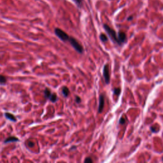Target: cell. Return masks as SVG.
I'll return each mask as SVG.
<instances>
[{"label":"cell","instance_id":"cell-14","mask_svg":"<svg viewBox=\"0 0 163 163\" xmlns=\"http://www.w3.org/2000/svg\"><path fill=\"white\" fill-rule=\"evenodd\" d=\"M100 39L103 42H106V41H108V38H107V36L104 35V34H103V33L100 35Z\"/></svg>","mask_w":163,"mask_h":163},{"label":"cell","instance_id":"cell-13","mask_svg":"<svg viewBox=\"0 0 163 163\" xmlns=\"http://www.w3.org/2000/svg\"><path fill=\"white\" fill-rule=\"evenodd\" d=\"M113 94L115 95H117V96H119L121 92V89L120 88H115V89H113Z\"/></svg>","mask_w":163,"mask_h":163},{"label":"cell","instance_id":"cell-8","mask_svg":"<svg viewBox=\"0 0 163 163\" xmlns=\"http://www.w3.org/2000/svg\"><path fill=\"white\" fill-rule=\"evenodd\" d=\"M19 139L15 137V136H10V137L4 140V143H10V142H15V141H18Z\"/></svg>","mask_w":163,"mask_h":163},{"label":"cell","instance_id":"cell-4","mask_svg":"<svg viewBox=\"0 0 163 163\" xmlns=\"http://www.w3.org/2000/svg\"><path fill=\"white\" fill-rule=\"evenodd\" d=\"M103 76H104L105 82L108 84L110 82V73H109V66L108 64H105L103 68Z\"/></svg>","mask_w":163,"mask_h":163},{"label":"cell","instance_id":"cell-20","mask_svg":"<svg viewBox=\"0 0 163 163\" xmlns=\"http://www.w3.org/2000/svg\"><path fill=\"white\" fill-rule=\"evenodd\" d=\"M133 16H130V17H129L127 18V20L130 21V20H133Z\"/></svg>","mask_w":163,"mask_h":163},{"label":"cell","instance_id":"cell-15","mask_svg":"<svg viewBox=\"0 0 163 163\" xmlns=\"http://www.w3.org/2000/svg\"><path fill=\"white\" fill-rule=\"evenodd\" d=\"M7 82L6 77L3 75H0V83H5Z\"/></svg>","mask_w":163,"mask_h":163},{"label":"cell","instance_id":"cell-10","mask_svg":"<svg viewBox=\"0 0 163 163\" xmlns=\"http://www.w3.org/2000/svg\"><path fill=\"white\" fill-rule=\"evenodd\" d=\"M69 89H68V88L66 87H64L63 88V90H62V92H63V94L64 95V96H65V97H67L68 96V94H69Z\"/></svg>","mask_w":163,"mask_h":163},{"label":"cell","instance_id":"cell-21","mask_svg":"<svg viewBox=\"0 0 163 163\" xmlns=\"http://www.w3.org/2000/svg\"><path fill=\"white\" fill-rule=\"evenodd\" d=\"M162 159H163V157H162Z\"/></svg>","mask_w":163,"mask_h":163},{"label":"cell","instance_id":"cell-19","mask_svg":"<svg viewBox=\"0 0 163 163\" xmlns=\"http://www.w3.org/2000/svg\"><path fill=\"white\" fill-rule=\"evenodd\" d=\"M28 146L29 147H33V146H34V143H33V142H31V141H29V142H28Z\"/></svg>","mask_w":163,"mask_h":163},{"label":"cell","instance_id":"cell-1","mask_svg":"<svg viewBox=\"0 0 163 163\" xmlns=\"http://www.w3.org/2000/svg\"><path fill=\"white\" fill-rule=\"evenodd\" d=\"M103 28L106 31V32L107 33L108 35L109 36V37L110 38V39L113 41V43L115 44H118L119 45H121L122 44L120 42V41L119 40V38H118V36L117 35V33L115 32V31L113 30V29L111 28L107 24H104L103 25Z\"/></svg>","mask_w":163,"mask_h":163},{"label":"cell","instance_id":"cell-11","mask_svg":"<svg viewBox=\"0 0 163 163\" xmlns=\"http://www.w3.org/2000/svg\"><path fill=\"white\" fill-rule=\"evenodd\" d=\"M49 99H50V100L53 103L56 102V101L57 100V95L55 93L52 94H51V96H50V98H49Z\"/></svg>","mask_w":163,"mask_h":163},{"label":"cell","instance_id":"cell-17","mask_svg":"<svg viewBox=\"0 0 163 163\" xmlns=\"http://www.w3.org/2000/svg\"><path fill=\"white\" fill-rule=\"evenodd\" d=\"M84 162H85V163H92V160L91 158H90V157H87V158L85 159Z\"/></svg>","mask_w":163,"mask_h":163},{"label":"cell","instance_id":"cell-7","mask_svg":"<svg viewBox=\"0 0 163 163\" xmlns=\"http://www.w3.org/2000/svg\"><path fill=\"white\" fill-rule=\"evenodd\" d=\"M4 115H5V117H6L7 119H8L10 120H11V121H13V122H16V121H17L16 118H15V117L13 114H11V113H7H7H4Z\"/></svg>","mask_w":163,"mask_h":163},{"label":"cell","instance_id":"cell-16","mask_svg":"<svg viewBox=\"0 0 163 163\" xmlns=\"http://www.w3.org/2000/svg\"><path fill=\"white\" fill-rule=\"evenodd\" d=\"M126 123V119H124V117H121L120 119V120H119V124H124Z\"/></svg>","mask_w":163,"mask_h":163},{"label":"cell","instance_id":"cell-9","mask_svg":"<svg viewBox=\"0 0 163 163\" xmlns=\"http://www.w3.org/2000/svg\"><path fill=\"white\" fill-rule=\"evenodd\" d=\"M44 94H45V97L46 98H48V99H49L50 97V96H51V92H50V89H45V91H44Z\"/></svg>","mask_w":163,"mask_h":163},{"label":"cell","instance_id":"cell-6","mask_svg":"<svg viewBox=\"0 0 163 163\" xmlns=\"http://www.w3.org/2000/svg\"><path fill=\"white\" fill-rule=\"evenodd\" d=\"M118 38H119V40L120 41V42L121 44H124L127 40V36H126V33L124 32H122V31H119L118 33Z\"/></svg>","mask_w":163,"mask_h":163},{"label":"cell","instance_id":"cell-12","mask_svg":"<svg viewBox=\"0 0 163 163\" xmlns=\"http://www.w3.org/2000/svg\"><path fill=\"white\" fill-rule=\"evenodd\" d=\"M75 2V3L76 4V6L78 7V8H81L82 7L83 4V0H73Z\"/></svg>","mask_w":163,"mask_h":163},{"label":"cell","instance_id":"cell-2","mask_svg":"<svg viewBox=\"0 0 163 163\" xmlns=\"http://www.w3.org/2000/svg\"><path fill=\"white\" fill-rule=\"evenodd\" d=\"M69 41L70 43L71 44L73 47L75 49V50L77 51L79 53H83V48L82 47V46L80 44L78 43V41H76V40L75 38L73 37H70L69 38Z\"/></svg>","mask_w":163,"mask_h":163},{"label":"cell","instance_id":"cell-5","mask_svg":"<svg viewBox=\"0 0 163 163\" xmlns=\"http://www.w3.org/2000/svg\"><path fill=\"white\" fill-rule=\"evenodd\" d=\"M104 105V97L103 94H101L99 96V107H98V113H101L103 110Z\"/></svg>","mask_w":163,"mask_h":163},{"label":"cell","instance_id":"cell-18","mask_svg":"<svg viewBox=\"0 0 163 163\" xmlns=\"http://www.w3.org/2000/svg\"><path fill=\"white\" fill-rule=\"evenodd\" d=\"M75 101H76L77 103H80L81 102V99L79 96H76V98H75Z\"/></svg>","mask_w":163,"mask_h":163},{"label":"cell","instance_id":"cell-3","mask_svg":"<svg viewBox=\"0 0 163 163\" xmlns=\"http://www.w3.org/2000/svg\"><path fill=\"white\" fill-rule=\"evenodd\" d=\"M54 31L56 35H57V36L59 38H60L62 41H66L69 40L70 36L64 31H63L62 29L59 28H56Z\"/></svg>","mask_w":163,"mask_h":163}]
</instances>
